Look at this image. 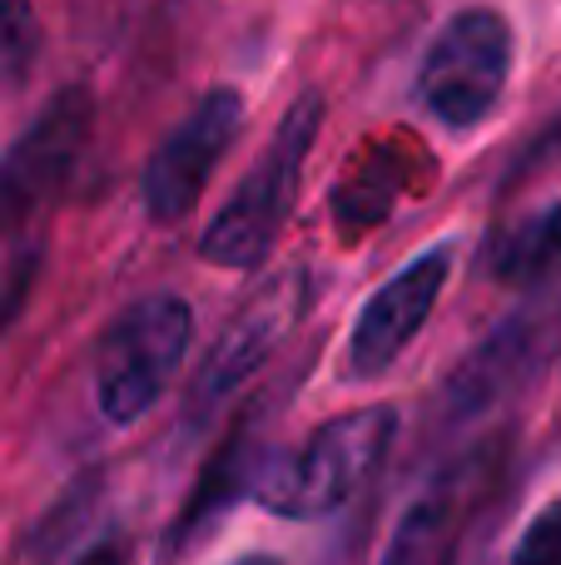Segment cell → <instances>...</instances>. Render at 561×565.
Returning a JSON list of instances; mask_svg holds the SVG:
<instances>
[{
	"label": "cell",
	"mask_w": 561,
	"mask_h": 565,
	"mask_svg": "<svg viewBox=\"0 0 561 565\" xmlns=\"http://www.w3.org/2000/svg\"><path fill=\"white\" fill-rule=\"evenodd\" d=\"M324 95L304 89L294 105L284 109L278 129L268 135V145L258 149V159L248 164V174L234 184V194L224 199L209 228L199 234V258L209 268H258L274 254L278 234L288 228L298 204V184H304V164L318 145V129H324Z\"/></svg>",
	"instance_id": "6da1fadb"
},
{
	"label": "cell",
	"mask_w": 561,
	"mask_h": 565,
	"mask_svg": "<svg viewBox=\"0 0 561 565\" xmlns=\"http://www.w3.org/2000/svg\"><path fill=\"white\" fill-rule=\"evenodd\" d=\"M95 129V95L85 85H65L45 99L35 119L20 129V139L0 154V234L20 228L80 164Z\"/></svg>",
	"instance_id": "52a82bcc"
},
{
	"label": "cell",
	"mask_w": 561,
	"mask_h": 565,
	"mask_svg": "<svg viewBox=\"0 0 561 565\" xmlns=\"http://www.w3.org/2000/svg\"><path fill=\"white\" fill-rule=\"evenodd\" d=\"M517 561H547L561 565V501H552L547 511H537L532 526L517 541Z\"/></svg>",
	"instance_id": "7c38bea8"
},
{
	"label": "cell",
	"mask_w": 561,
	"mask_h": 565,
	"mask_svg": "<svg viewBox=\"0 0 561 565\" xmlns=\"http://www.w3.org/2000/svg\"><path fill=\"white\" fill-rule=\"evenodd\" d=\"M552 268H561V199L527 224L507 228L493 248V278L507 288H537Z\"/></svg>",
	"instance_id": "30bf717a"
},
{
	"label": "cell",
	"mask_w": 561,
	"mask_h": 565,
	"mask_svg": "<svg viewBox=\"0 0 561 565\" xmlns=\"http://www.w3.org/2000/svg\"><path fill=\"white\" fill-rule=\"evenodd\" d=\"M398 437V412L388 402L353 407L318 422L294 451H278L254 471V501L284 521H318L348 507L383 467Z\"/></svg>",
	"instance_id": "7a4b0ae2"
},
{
	"label": "cell",
	"mask_w": 561,
	"mask_h": 565,
	"mask_svg": "<svg viewBox=\"0 0 561 565\" xmlns=\"http://www.w3.org/2000/svg\"><path fill=\"white\" fill-rule=\"evenodd\" d=\"M244 95L234 85H214L199 95V105L169 129L155 145L139 179V194L155 224H179L189 209L199 204V194L209 189L214 169L224 164V154L234 149L239 129H244Z\"/></svg>",
	"instance_id": "5b68a950"
},
{
	"label": "cell",
	"mask_w": 561,
	"mask_h": 565,
	"mask_svg": "<svg viewBox=\"0 0 561 565\" xmlns=\"http://www.w3.org/2000/svg\"><path fill=\"white\" fill-rule=\"evenodd\" d=\"M447 278H453V244H427L413 264L378 282L348 338V377H383L433 318Z\"/></svg>",
	"instance_id": "ba28073f"
},
{
	"label": "cell",
	"mask_w": 561,
	"mask_h": 565,
	"mask_svg": "<svg viewBox=\"0 0 561 565\" xmlns=\"http://www.w3.org/2000/svg\"><path fill=\"white\" fill-rule=\"evenodd\" d=\"M552 338H557V312H547V308L507 318L502 328L453 372L447 397H443L447 412H453L457 422L493 412L502 397H512V387H522V382L532 377L537 362L552 352Z\"/></svg>",
	"instance_id": "9c48e42d"
},
{
	"label": "cell",
	"mask_w": 561,
	"mask_h": 565,
	"mask_svg": "<svg viewBox=\"0 0 561 565\" xmlns=\"http://www.w3.org/2000/svg\"><path fill=\"white\" fill-rule=\"evenodd\" d=\"M40 60V15L30 0H0V95L20 89Z\"/></svg>",
	"instance_id": "8fae6325"
},
{
	"label": "cell",
	"mask_w": 561,
	"mask_h": 565,
	"mask_svg": "<svg viewBox=\"0 0 561 565\" xmlns=\"http://www.w3.org/2000/svg\"><path fill=\"white\" fill-rule=\"evenodd\" d=\"M512 75V25L497 6H463L437 25L417 65V99L447 129H473L497 109Z\"/></svg>",
	"instance_id": "277c9868"
},
{
	"label": "cell",
	"mask_w": 561,
	"mask_h": 565,
	"mask_svg": "<svg viewBox=\"0 0 561 565\" xmlns=\"http://www.w3.org/2000/svg\"><path fill=\"white\" fill-rule=\"evenodd\" d=\"M194 338V308L174 292H149L129 302L99 338L95 358V397L105 422L129 427L159 402V392L174 382L179 362Z\"/></svg>",
	"instance_id": "3957f363"
},
{
	"label": "cell",
	"mask_w": 561,
	"mask_h": 565,
	"mask_svg": "<svg viewBox=\"0 0 561 565\" xmlns=\"http://www.w3.org/2000/svg\"><path fill=\"white\" fill-rule=\"evenodd\" d=\"M552 159H561V115L542 129V135L532 139V145L522 149V154L512 159V169H507V189H512V184H527V179H537L547 164H552Z\"/></svg>",
	"instance_id": "4fadbf2b"
},
{
	"label": "cell",
	"mask_w": 561,
	"mask_h": 565,
	"mask_svg": "<svg viewBox=\"0 0 561 565\" xmlns=\"http://www.w3.org/2000/svg\"><path fill=\"white\" fill-rule=\"evenodd\" d=\"M308 302H314V278L308 268H288V274L258 282L239 312L224 322V332L214 338V348L199 362V377L189 387V417L214 412L229 392H239V382L254 377L268 358L278 352V342L304 322Z\"/></svg>",
	"instance_id": "8992f818"
}]
</instances>
